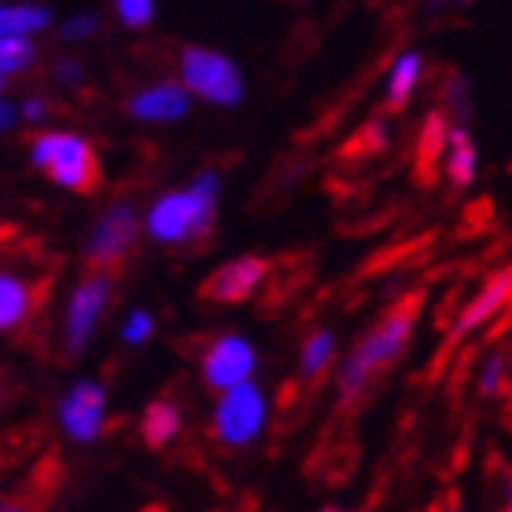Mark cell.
<instances>
[{
    "mask_svg": "<svg viewBox=\"0 0 512 512\" xmlns=\"http://www.w3.org/2000/svg\"><path fill=\"white\" fill-rule=\"evenodd\" d=\"M417 311H421V297L414 293V297L399 300L388 315H381V319L363 333V341L348 352V359L341 363V374H337L341 403L355 406L370 388H374V381L384 370H392V366L403 359L410 341H414Z\"/></svg>",
    "mask_w": 512,
    "mask_h": 512,
    "instance_id": "1",
    "label": "cell"
},
{
    "mask_svg": "<svg viewBox=\"0 0 512 512\" xmlns=\"http://www.w3.org/2000/svg\"><path fill=\"white\" fill-rule=\"evenodd\" d=\"M216 205H220V172L205 169L194 176L187 191L161 194L143 216V231L158 246H194L213 231Z\"/></svg>",
    "mask_w": 512,
    "mask_h": 512,
    "instance_id": "2",
    "label": "cell"
},
{
    "mask_svg": "<svg viewBox=\"0 0 512 512\" xmlns=\"http://www.w3.org/2000/svg\"><path fill=\"white\" fill-rule=\"evenodd\" d=\"M30 161L63 191L92 194L99 187V154L77 132H37L30 143Z\"/></svg>",
    "mask_w": 512,
    "mask_h": 512,
    "instance_id": "3",
    "label": "cell"
},
{
    "mask_svg": "<svg viewBox=\"0 0 512 512\" xmlns=\"http://www.w3.org/2000/svg\"><path fill=\"white\" fill-rule=\"evenodd\" d=\"M267 414H271V403H267L264 388L249 377V381L231 384V388L220 392V399L213 406V417H209V432H213L216 443L242 450L260 439V432L267 425Z\"/></svg>",
    "mask_w": 512,
    "mask_h": 512,
    "instance_id": "4",
    "label": "cell"
},
{
    "mask_svg": "<svg viewBox=\"0 0 512 512\" xmlns=\"http://www.w3.org/2000/svg\"><path fill=\"white\" fill-rule=\"evenodd\" d=\"M180 77L191 96L205 99L213 107H238L246 99V77L235 66V59H227L224 52H213V48H183Z\"/></svg>",
    "mask_w": 512,
    "mask_h": 512,
    "instance_id": "5",
    "label": "cell"
},
{
    "mask_svg": "<svg viewBox=\"0 0 512 512\" xmlns=\"http://www.w3.org/2000/svg\"><path fill=\"white\" fill-rule=\"evenodd\" d=\"M110 300H114V275L103 267H92L81 282L74 286L70 300H66V319H63V341L66 352L81 355L92 341L96 326L107 315Z\"/></svg>",
    "mask_w": 512,
    "mask_h": 512,
    "instance_id": "6",
    "label": "cell"
},
{
    "mask_svg": "<svg viewBox=\"0 0 512 512\" xmlns=\"http://www.w3.org/2000/svg\"><path fill=\"white\" fill-rule=\"evenodd\" d=\"M139 231H143V220H139L136 205L132 202H114L107 213L99 216V224L92 227V235L85 242V260L92 267H118L139 242Z\"/></svg>",
    "mask_w": 512,
    "mask_h": 512,
    "instance_id": "7",
    "label": "cell"
},
{
    "mask_svg": "<svg viewBox=\"0 0 512 512\" xmlns=\"http://www.w3.org/2000/svg\"><path fill=\"white\" fill-rule=\"evenodd\" d=\"M260 366V355H256V344L242 333H224L216 337L202 355V381L209 392H224L231 384H242L256 374Z\"/></svg>",
    "mask_w": 512,
    "mask_h": 512,
    "instance_id": "8",
    "label": "cell"
},
{
    "mask_svg": "<svg viewBox=\"0 0 512 512\" xmlns=\"http://www.w3.org/2000/svg\"><path fill=\"white\" fill-rule=\"evenodd\" d=\"M110 403L107 388L96 381H77L70 392L59 399V425L74 443H96L107 432Z\"/></svg>",
    "mask_w": 512,
    "mask_h": 512,
    "instance_id": "9",
    "label": "cell"
},
{
    "mask_svg": "<svg viewBox=\"0 0 512 512\" xmlns=\"http://www.w3.org/2000/svg\"><path fill=\"white\" fill-rule=\"evenodd\" d=\"M267 275H271V264L264 256H235L205 278L202 297L213 304H246L256 289L264 286Z\"/></svg>",
    "mask_w": 512,
    "mask_h": 512,
    "instance_id": "10",
    "label": "cell"
},
{
    "mask_svg": "<svg viewBox=\"0 0 512 512\" xmlns=\"http://www.w3.org/2000/svg\"><path fill=\"white\" fill-rule=\"evenodd\" d=\"M191 110V92L180 81H158V85L139 88L136 96L128 99V114L147 125H169V121L187 118Z\"/></svg>",
    "mask_w": 512,
    "mask_h": 512,
    "instance_id": "11",
    "label": "cell"
},
{
    "mask_svg": "<svg viewBox=\"0 0 512 512\" xmlns=\"http://www.w3.org/2000/svg\"><path fill=\"white\" fill-rule=\"evenodd\" d=\"M509 293H512V275L509 267L505 271H494L487 282H483V289L476 293V297L465 304V311L458 315V322H454V330H450V344L465 341L469 333H476L480 326H487V322L494 319V315H502L505 304H509Z\"/></svg>",
    "mask_w": 512,
    "mask_h": 512,
    "instance_id": "12",
    "label": "cell"
},
{
    "mask_svg": "<svg viewBox=\"0 0 512 512\" xmlns=\"http://www.w3.org/2000/svg\"><path fill=\"white\" fill-rule=\"evenodd\" d=\"M37 308V286L15 271H0V333H15Z\"/></svg>",
    "mask_w": 512,
    "mask_h": 512,
    "instance_id": "13",
    "label": "cell"
},
{
    "mask_svg": "<svg viewBox=\"0 0 512 512\" xmlns=\"http://www.w3.org/2000/svg\"><path fill=\"white\" fill-rule=\"evenodd\" d=\"M443 154H447V176L454 180V187H469V183L476 180V169H480V154H476V143H472L469 128L450 125Z\"/></svg>",
    "mask_w": 512,
    "mask_h": 512,
    "instance_id": "14",
    "label": "cell"
},
{
    "mask_svg": "<svg viewBox=\"0 0 512 512\" xmlns=\"http://www.w3.org/2000/svg\"><path fill=\"white\" fill-rule=\"evenodd\" d=\"M421 70H425V59L421 52H403L395 59L392 74H388V85H384V107L388 110H403L414 96L417 81H421Z\"/></svg>",
    "mask_w": 512,
    "mask_h": 512,
    "instance_id": "15",
    "label": "cell"
},
{
    "mask_svg": "<svg viewBox=\"0 0 512 512\" xmlns=\"http://www.w3.org/2000/svg\"><path fill=\"white\" fill-rule=\"evenodd\" d=\"M180 425H183L180 410H176L169 399H154V403L143 410L139 432H143V443H147L150 450H161V447H169L172 439H176Z\"/></svg>",
    "mask_w": 512,
    "mask_h": 512,
    "instance_id": "16",
    "label": "cell"
},
{
    "mask_svg": "<svg viewBox=\"0 0 512 512\" xmlns=\"http://www.w3.org/2000/svg\"><path fill=\"white\" fill-rule=\"evenodd\" d=\"M52 26V8L44 4H0V37H33Z\"/></svg>",
    "mask_w": 512,
    "mask_h": 512,
    "instance_id": "17",
    "label": "cell"
},
{
    "mask_svg": "<svg viewBox=\"0 0 512 512\" xmlns=\"http://www.w3.org/2000/svg\"><path fill=\"white\" fill-rule=\"evenodd\" d=\"M333 359H337V337H333V330H315L304 341V348H300V374L308 377V381H319L330 370Z\"/></svg>",
    "mask_w": 512,
    "mask_h": 512,
    "instance_id": "18",
    "label": "cell"
},
{
    "mask_svg": "<svg viewBox=\"0 0 512 512\" xmlns=\"http://www.w3.org/2000/svg\"><path fill=\"white\" fill-rule=\"evenodd\" d=\"M37 63V44L30 37H0V77L22 74Z\"/></svg>",
    "mask_w": 512,
    "mask_h": 512,
    "instance_id": "19",
    "label": "cell"
},
{
    "mask_svg": "<svg viewBox=\"0 0 512 512\" xmlns=\"http://www.w3.org/2000/svg\"><path fill=\"white\" fill-rule=\"evenodd\" d=\"M154 0H114V15L128 30H147L154 22Z\"/></svg>",
    "mask_w": 512,
    "mask_h": 512,
    "instance_id": "20",
    "label": "cell"
},
{
    "mask_svg": "<svg viewBox=\"0 0 512 512\" xmlns=\"http://www.w3.org/2000/svg\"><path fill=\"white\" fill-rule=\"evenodd\" d=\"M154 315H150L147 308H136V311H128L125 322H121V341L132 344V348H139V344H147L150 337H154Z\"/></svg>",
    "mask_w": 512,
    "mask_h": 512,
    "instance_id": "21",
    "label": "cell"
},
{
    "mask_svg": "<svg viewBox=\"0 0 512 512\" xmlns=\"http://www.w3.org/2000/svg\"><path fill=\"white\" fill-rule=\"evenodd\" d=\"M505 384H509V359L502 352L487 355V363H483V374H480V392L487 399L505 392Z\"/></svg>",
    "mask_w": 512,
    "mask_h": 512,
    "instance_id": "22",
    "label": "cell"
},
{
    "mask_svg": "<svg viewBox=\"0 0 512 512\" xmlns=\"http://www.w3.org/2000/svg\"><path fill=\"white\" fill-rule=\"evenodd\" d=\"M99 30H103V19H99L96 11H77V15H70V19L59 26V33H63L66 44L88 41V37H96Z\"/></svg>",
    "mask_w": 512,
    "mask_h": 512,
    "instance_id": "23",
    "label": "cell"
},
{
    "mask_svg": "<svg viewBox=\"0 0 512 512\" xmlns=\"http://www.w3.org/2000/svg\"><path fill=\"white\" fill-rule=\"evenodd\" d=\"M52 77L66 88H81L85 85V66L77 63V59H59V63L52 66Z\"/></svg>",
    "mask_w": 512,
    "mask_h": 512,
    "instance_id": "24",
    "label": "cell"
},
{
    "mask_svg": "<svg viewBox=\"0 0 512 512\" xmlns=\"http://www.w3.org/2000/svg\"><path fill=\"white\" fill-rule=\"evenodd\" d=\"M19 118L26 121V125H44V121L52 118V103L44 96H33V99H26L19 107Z\"/></svg>",
    "mask_w": 512,
    "mask_h": 512,
    "instance_id": "25",
    "label": "cell"
},
{
    "mask_svg": "<svg viewBox=\"0 0 512 512\" xmlns=\"http://www.w3.org/2000/svg\"><path fill=\"white\" fill-rule=\"evenodd\" d=\"M15 121H19V110L11 107V103H4V99H0V132H8V128H15Z\"/></svg>",
    "mask_w": 512,
    "mask_h": 512,
    "instance_id": "26",
    "label": "cell"
},
{
    "mask_svg": "<svg viewBox=\"0 0 512 512\" xmlns=\"http://www.w3.org/2000/svg\"><path fill=\"white\" fill-rule=\"evenodd\" d=\"M472 0H428V8L432 11H443V8H465Z\"/></svg>",
    "mask_w": 512,
    "mask_h": 512,
    "instance_id": "27",
    "label": "cell"
},
{
    "mask_svg": "<svg viewBox=\"0 0 512 512\" xmlns=\"http://www.w3.org/2000/svg\"><path fill=\"white\" fill-rule=\"evenodd\" d=\"M0 512H30V505H26V502H11V505H4Z\"/></svg>",
    "mask_w": 512,
    "mask_h": 512,
    "instance_id": "28",
    "label": "cell"
},
{
    "mask_svg": "<svg viewBox=\"0 0 512 512\" xmlns=\"http://www.w3.org/2000/svg\"><path fill=\"white\" fill-rule=\"evenodd\" d=\"M4 81H8V77H0V96H4Z\"/></svg>",
    "mask_w": 512,
    "mask_h": 512,
    "instance_id": "29",
    "label": "cell"
},
{
    "mask_svg": "<svg viewBox=\"0 0 512 512\" xmlns=\"http://www.w3.org/2000/svg\"><path fill=\"white\" fill-rule=\"evenodd\" d=\"M322 512H344V509H322Z\"/></svg>",
    "mask_w": 512,
    "mask_h": 512,
    "instance_id": "30",
    "label": "cell"
},
{
    "mask_svg": "<svg viewBox=\"0 0 512 512\" xmlns=\"http://www.w3.org/2000/svg\"><path fill=\"white\" fill-rule=\"evenodd\" d=\"M450 512H461V509H458V505H450Z\"/></svg>",
    "mask_w": 512,
    "mask_h": 512,
    "instance_id": "31",
    "label": "cell"
},
{
    "mask_svg": "<svg viewBox=\"0 0 512 512\" xmlns=\"http://www.w3.org/2000/svg\"><path fill=\"white\" fill-rule=\"evenodd\" d=\"M505 512H509V509H505Z\"/></svg>",
    "mask_w": 512,
    "mask_h": 512,
    "instance_id": "32",
    "label": "cell"
}]
</instances>
